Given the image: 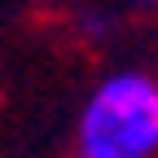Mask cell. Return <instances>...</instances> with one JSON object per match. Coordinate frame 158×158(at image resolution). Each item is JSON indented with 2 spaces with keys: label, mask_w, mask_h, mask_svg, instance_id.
<instances>
[{
  "label": "cell",
  "mask_w": 158,
  "mask_h": 158,
  "mask_svg": "<svg viewBox=\"0 0 158 158\" xmlns=\"http://www.w3.org/2000/svg\"><path fill=\"white\" fill-rule=\"evenodd\" d=\"M75 154L158 158V75L123 66L97 79L75 118Z\"/></svg>",
  "instance_id": "6da1fadb"
},
{
  "label": "cell",
  "mask_w": 158,
  "mask_h": 158,
  "mask_svg": "<svg viewBox=\"0 0 158 158\" xmlns=\"http://www.w3.org/2000/svg\"><path fill=\"white\" fill-rule=\"evenodd\" d=\"M79 27H84V35H88V40H101V35L110 31V13L88 9V13H79Z\"/></svg>",
  "instance_id": "7a4b0ae2"
},
{
  "label": "cell",
  "mask_w": 158,
  "mask_h": 158,
  "mask_svg": "<svg viewBox=\"0 0 158 158\" xmlns=\"http://www.w3.org/2000/svg\"><path fill=\"white\" fill-rule=\"evenodd\" d=\"M136 9H145V13H158V0H132Z\"/></svg>",
  "instance_id": "3957f363"
},
{
  "label": "cell",
  "mask_w": 158,
  "mask_h": 158,
  "mask_svg": "<svg viewBox=\"0 0 158 158\" xmlns=\"http://www.w3.org/2000/svg\"><path fill=\"white\" fill-rule=\"evenodd\" d=\"M70 158H84V154H70Z\"/></svg>",
  "instance_id": "277c9868"
}]
</instances>
